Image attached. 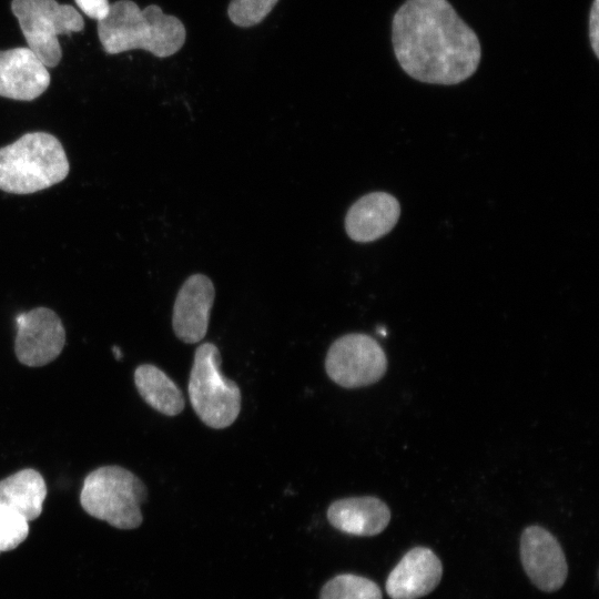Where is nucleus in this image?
I'll list each match as a JSON object with an SVG mask.
<instances>
[{"label":"nucleus","instance_id":"nucleus-1","mask_svg":"<svg viewBox=\"0 0 599 599\" xmlns=\"http://www.w3.org/2000/svg\"><path fill=\"white\" fill-rule=\"evenodd\" d=\"M392 43L403 71L423 83L458 84L481 60L478 35L448 0H406L393 17Z\"/></svg>","mask_w":599,"mask_h":599},{"label":"nucleus","instance_id":"nucleus-2","mask_svg":"<svg viewBox=\"0 0 599 599\" xmlns=\"http://www.w3.org/2000/svg\"><path fill=\"white\" fill-rule=\"evenodd\" d=\"M98 35L108 54L143 49L166 58L183 47L186 32L176 17L164 13L156 4L140 9L132 0H119L98 21Z\"/></svg>","mask_w":599,"mask_h":599},{"label":"nucleus","instance_id":"nucleus-3","mask_svg":"<svg viewBox=\"0 0 599 599\" xmlns=\"http://www.w3.org/2000/svg\"><path fill=\"white\" fill-rule=\"evenodd\" d=\"M70 164L57 136L43 131L27 132L0 148V190L32 194L62 182Z\"/></svg>","mask_w":599,"mask_h":599},{"label":"nucleus","instance_id":"nucleus-4","mask_svg":"<svg viewBox=\"0 0 599 599\" xmlns=\"http://www.w3.org/2000/svg\"><path fill=\"white\" fill-rule=\"evenodd\" d=\"M148 490L132 471L108 465L92 470L84 478L80 504L93 518L119 529L138 528L143 520L141 505Z\"/></svg>","mask_w":599,"mask_h":599},{"label":"nucleus","instance_id":"nucleus-5","mask_svg":"<svg viewBox=\"0 0 599 599\" xmlns=\"http://www.w3.org/2000/svg\"><path fill=\"white\" fill-rule=\"evenodd\" d=\"M221 355L213 343L200 345L195 353L189 379L191 405L199 418L209 427L226 428L241 410V390L220 369Z\"/></svg>","mask_w":599,"mask_h":599},{"label":"nucleus","instance_id":"nucleus-6","mask_svg":"<svg viewBox=\"0 0 599 599\" xmlns=\"http://www.w3.org/2000/svg\"><path fill=\"white\" fill-rule=\"evenodd\" d=\"M11 11L28 48L47 68H54L61 61L58 37L80 32L84 28L83 18L74 7L55 0H12Z\"/></svg>","mask_w":599,"mask_h":599},{"label":"nucleus","instance_id":"nucleus-7","mask_svg":"<svg viewBox=\"0 0 599 599\" xmlns=\"http://www.w3.org/2000/svg\"><path fill=\"white\" fill-rule=\"evenodd\" d=\"M328 377L345 388H357L378 382L387 369V358L373 337L352 333L338 337L325 358Z\"/></svg>","mask_w":599,"mask_h":599},{"label":"nucleus","instance_id":"nucleus-8","mask_svg":"<svg viewBox=\"0 0 599 599\" xmlns=\"http://www.w3.org/2000/svg\"><path fill=\"white\" fill-rule=\"evenodd\" d=\"M14 353L29 367L54 361L65 345V328L59 315L48 307H34L17 315Z\"/></svg>","mask_w":599,"mask_h":599},{"label":"nucleus","instance_id":"nucleus-9","mask_svg":"<svg viewBox=\"0 0 599 599\" xmlns=\"http://www.w3.org/2000/svg\"><path fill=\"white\" fill-rule=\"evenodd\" d=\"M520 559L531 582L546 592L561 588L568 566L558 540L540 526H529L521 534Z\"/></svg>","mask_w":599,"mask_h":599},{"label":"nucleus","instance_id":"nucleus-10","mask_svg":"<svg viewBox=\"0 0 599 599\" xmlns=\"http://www.w3.org/2000/svg\"><path fill=\"white\" fill-rule=\"evenodd\" d=\"M214 297V285L204 274H193L182 284L172 314L173 331L180 341L195 344L204 338Z\"/></svg>","mask_w":599,"mask_h":599},{"label":"nucleus","instance_id":"nucleus-11","mask_svg":"<svg viewBox=\"0 0 599 599\" xmlns=\"http://www.w3.org/2000/svg\"><path fill=\"white\" fill-rule=\"evenodd\" d=\"M50 79L48 68L29 48L0 51V97L32 101L48 89Z\"/></svg>","mask_w":599,"mask_h":599},{"label":"nucleus","instance_id":"nucleus-12","mask_svg":"<svg viewBox=\"0 0 599 599\" xmlns=\"http://www.w3.org/2000/svg\"><path fill=\"white\" fill-rule=\"evenodd\" d=\"M443 566L436 554L426 547L410 549L394 567L386 580L392 599H418L439 583Z\"/></svg>","mask_w":599,"mask_h":599},{"label":"nucleus","instance_id":"nucleus-13","mask_svg":"<svg viewBox=\"0 0 599 599\" xmlns=\"http://www.w3.org/2000/svg\"><path fill=\"white\" fill-rule=\"evenodd\" d=\"M399 215V202L392 194L368 193L348 209L345 216V230L355 242H373L389 233Z\"/></svg>","mask_w":599,"mask_h":599},{"label":"nucleus","instance_id":"nucleus-14","mask_svg":"<svg viewBox=\"0 0 599 599\" xmlns=\"http://www.w3.org/2000/svg\"><path fill=\"white\" fill-rule=\"evenodd\" d=\"M327 519L337 530L354 536L380 534L390 520L388 506L373 496L335 500L327 509Z\"/></svg>","mask_w":599,"mask_h":599},{"label":"nucleus","instance_id":"nucleus-15","mask_svg":"<svg viewBox=\"0 0 599 599\" xmlns=\"http://www.w3.org/2000/svg\"><path fill=\"white\" fill-rule=\"evenodd\" d=\"M45 497L47 484L35 469H21L0 480V502L18 511L28 521L41 515Z\"/></svg>","mask_w":599,"mask_h":599},{"label":"nucleus","instance_id":"nucleus-16","mask_svg":"<svg viewBox=\"0 0 599 599\" xmlns=\"http://www.w3.org/2000/svg\"><path fill=\"white\" fill-rule=\"evenodd\" d=\"M134 384L143 400L159 413L175 416L184 409L180 387L159 367L151 364L138 366Z\"/></svg>","mask_w":599,"mask_h":599},{"label":"nucleus","instance_id":"nucleus-17","mask_svg":"<svg viewBox=\"0 0 599 599\" xmlns=\"http://www.w3.org/2000/svg\"><path fill=\"white\" fill-rule=\"evenodd\" d=\"M319 599H383V595L373 580L343 573L333 577L323 586Z\"/></svg>","mask_w":599,"mask_h":599},{"label":"nucleus","instance_id":"nucleus-18","mask_svg":"<svg viewBox=\"0 0 599 599\" xmlns=\"http://www.w3.org/2000/svg\"><path fill=\"white\" fill-rule=\"evenodd\" d=\"M29 521L0 502V552L16 549L29 535Z\"/></svg>","mask_w":599,"mask_h":599},{"label":"nucleus","instance_id":"nucleus-19","mask_svg":"<svg viewBox=\"0 0 599 599\" xmlns=\"http://www.w3.org/2000/svg\"><path fill=\"white\" fill-rule=\"evenodd\" d=\"M278 0H231L227 14L238 27H252L260 23L274 8Z\"/></svg>","mask_w":599,"mask_h":599},{"label":"nucleus","instance_id":"nucleus-20","mask_svg":"<svg viewBox=\"0 0 599 599\" xmlns=\"http://www.w3.org/2000/svg\"><path fill=\"white\" fill-rule=\"evenodd\" d=\"M77 6L89 18L94 20L104 19L110 11V3L108 0H74Z\"/></svg>","mask_w":599,"mask_h":599},{"label":"nucleus","instance_id":"nucleus-21","mask_svg":"<svg viewBox=\"0 0 599 599\" xmlns=\"http://www.w3.org/2000/svg\"><path fill=\"white\" fill-rule=\"evenodd\" d=\"M589 39L591 49L599 57V0H593L589 13Z\"/></svg>","mask_w":599,"mask_h":599}]
</instances>
